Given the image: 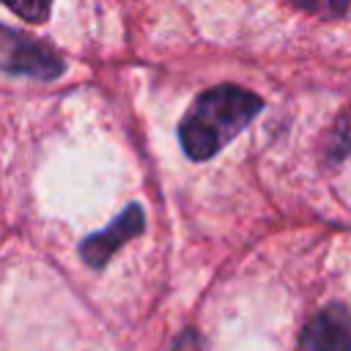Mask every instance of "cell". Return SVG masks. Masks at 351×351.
<instances>
[{"mask_svg":"<svg viewBox=\"0 0 351 351\" xmlns=\"http://www.w3.org/2000/svg\"><path fill=\"white\" fill-rule=\"evenodd\" d=\"M304 351H351V315L343 304H329L304 326Z\"/></svg>","mask_w":351,"mask_h":351,"instance_id":"cell-4","label":"cell"},{"mask_svg":"<svg viewBox=\"0 0 351 351\" xmlns=\"http://www.w3.org/2000/svg\"><path fill=\"white\" fill-rule=\"evenodd\" d=\"M288 3H293L296 8H302L313 16H321V19H337L351 5V0H288Z\"/></svg>","mask_w":351,"mask_h":351,"instance_id":"cell-5","label":"cell"},{"mask_svg":"<svg viewBox=\"0 0 351 351\" xmlns=\"http://www.w3.org/2000/svg\"><path fill=\"white\" fill-rule=\"evenodd\" d=\"M143 228H145L143 208H140L137 203H132L129 208H123V211L118 214V219H115L110 228H104V230L88 236V239L82 241V247H80V255H82V261H85L88 266L101 269V266L118 252V247L126 244L129 239L140 236Z\"/></svg>","mask_w":351,"mask_h":351,"instance_id":"cell-3","label":"cell"},{"mask_svg":"<svg viewBox=\"0 0 351 351\" xmlns=\"http://www.w3.org/2000/svg\"><path fill=\"white\" fill-rule=\"evenodd\" d=\"M173 351H203V337H200L195 329H184V332L176 337Z\"/></svg>","mask_w":351,"mask_h":351,"instance_id":"cell-7","label":"cell"},{"mask_svg":"<svg viewBox=\"0 0 351 351\" xmlns=\"http://www.w3.org/2000/svg\"><path fill=\"white\" fill-rule=\"evenodd\" d=\"M3 69L8 74H25L33 80H55L63 74V60L44 41L3 27Z\"/></svg>","mask_w":351,"mask_h":351,"instance_id":"cell-2","label":"cell"},{"mask_svg":"<svg viewBox=\"0 0 351 351\" xmlns=\"http://www.w3.org/2000/svg\"><path fill=\"white\" fill-rule=\"evenodd\" d=\"M263 110L261 96L239 85H217L203 90L178 123V140L189 159H211L222 151L239 132H244L252 118Z\"/></svg>","mask_w":351,"mask_h":351,"instance_id":"cell-1","label":"cell"},{"mask_svg":"<svg viewBox=\"0 0 351 351\" xmlns=\"http://www.w3.org/2000/svg\"><path fill=\"white\" fill-rule=\"evenodd\" d=\"M3 3L25 22H44L49 16V5H52V0H3Z\"/></svg>","mask_w":351,"mask_h":351,"instance_id":"cell-6","label":"cell"}]
</instances>
